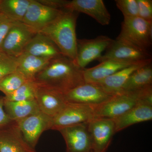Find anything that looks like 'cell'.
<instances>
[{
    "label": "cell",
    "mask_w": 152,
    "mask_h": 152,
    "mask_svg": "<svg viewBox=\"0 0 152 152\" xmlns=\"http://www.w3.org/2000/svg\"><path fill=\"white\" fill-rule=\"evenodd\" d=\"M34 81L37 84L64 94L86 83L84 69L63 55L50 60L46 67L36 75Z\"/></svg>",
    "instance_id": "1"
},
{
    "label": "cell",
    "mask_w": 152,
    "mask_h": 152,
    "mask_svg": "<svg viewBox=\"0 0 152 152\" xmlns=\"http://www.w3.org/2000/svg\"><path fill=\"white\" fill-rule=\"evenodd\" d=\"M78 15V13L64 10L54 21L39 32L50 38L63 56L75 63L77 40L76 28Z\"/></svg>",
    "instance_id": "2"
},
{
    "label": "cell",
    "mask_w": 152,
    "mask_h": 152,
    "mask_svg": "<svg viewBox=\"0 0 152 152\" xmlns=\"http://www.w3.org/2000/svg\"><path fill=\"white\" fill-rule=\"evenodd\" d=\"M148 88L134 92L114 95L103 103L95 107V118L115 119L120 117L139 103L143 102L147 97Z\"/></svg>",
    "instance_id": "3"
},
{
    "label": "cell",
    "mask_w": 152,
    "mask_h": 152,
    "mask_svg": "<svg viewBox=\"0 0 152 152\" xmlns=\"http://www.w3.org/2000/svg\"><path fill=\"white\" fill-rule=\"evenodd\" d=\"M152 23L139 17L124 18L117 39L126 41L144 50L152 45Z\"/></svg>",
    "instance_id": "4"
},
{
    "label": "cell",
    "mask_w": 152,
    "mask_h": 152,
    "mask_svg": "<svg viewBox=\"0 0 152 152\" xmlns=\"http://www.w3.org/2000/svg\"><path fill=\"white\" fill-rule=\"evenodd\" d=\"M95 107L68 102L64 108L53 118L52 130L89 122L95 118Z\"/></svg>",
    "instance_id": "5"
},
{
    "label": "cell",
    "mask_w": 152,
    "mask_h": 152,
    "mask_svg": "<svg viewBox=\"0 0 152 152\" xmlns=\"http://www.w3.org/2000/svg\"><path fill=\"white\" fill-rule=\"evenodd\" d=\"M36 34L23 22H13L0 50L10 56L18 58L24 52Z\"/></svg>",
    "instance_id": "6"
},
{
    "label": "cell",
    "mask_w": 152,
    "mask_h": 152,
    "mask_svg": "<svg viewBox=\"0 0 152 152\" xmlns=\"http://www.w3.org/2000/svg\"><path fill=\"white\" fill-rule=\"evenodd\" d=\"M151 58L147 51L140 48L126 41L116 39L107 49L105 53L98 61L101 62L113 60L128 62L137 63Z\"/></svg>",
    "instance_id": "7"
},
{
    "label": "cell",
    "mask_w": 152,
    "mask_h": 152,
    "mask_svg": "<svg viewBox=\"0 0 152 152\" xmlns=\"http://www.w3.org/2000/svg\"><path fill=\"white\" fill-rule=\"evenodd\" d=\"M113 41V39L105 36L89 39H77L76 64L84 69L90 63L99 59L102 52L107 49Z\"/></svg>",
    "instance_id": "8"
},
{
    "label": "cell",
    "mask_w": 152,
    "mask_h": 152,
    "mask_svg": "<svg viewBox=\"0 0 152 152\" xmlns=\"http://www.w3.org/2000/svg\"><path fill=\"white\" fill-rule=\"evenodd\" d=\"M53 120V118L39 111L16 121L25 141L35 149L42 133L51 129Z\"/></svg>",
    "instance_id": "9"
},
{
    "label": "cell",
    "mask_w": 152,
    "mask_h": 152,
    "mask_svg": "<svg viewBox=\"0 0 152 152\" xmlns=\"http://www.w3.org/2000/svg\"><path fill=\"white\" fill-rule=\"evenodd\" d=\"M63 11L49 7L37 0H31L22 22L37 34L54 21Z\"/></svg>",
    "instance_id": "10"
},
{
    "label": "cell",
    "mask_w": 152,
    "mask_h": 152,
    "mask_svg": "<svg viewBox=\"0 0 152 152\" xmlns=\"http://www.w3.org/2000/svg\"><path fill=\"white\" fill-rule=\"evenodd\" d=\"M88 123L74 125L59 130L66 146V152H93Z\"/></svg>",
    "instance_id": "11"
},
{
    "label": "cell",
    "mask_w": 152,
    "mask_h": 152,
    "mask_svg": "<svg viewBox=\"0 0 152 152\" xmlns=\"http://www.w3.org/2000/svg\"><path fill=\"white\" fill-rule=\"evenodd\" d=\"M65 96L68 102L94 107L100 105L113 96L94 84L86 82L66 93Z\"/></svg>",
    "instance_id": "12"
},
{
    "label": "cell",
    "mask_w": 152,
    "mask_h": 152,
    "mask_svg": "<svg viewBox=\"0 0 152 152\" xmlns=\"http://www.w3.org/2000/svg\"><path fill=\"white\" fill-rule=\"evenodd\" d=\"M93 152H107L115 134L114 120L94 118L88 123Z\"/></svg>",
    "instance_id": "13"
},
{
    "label": "cell",
    "mask_w": 152,
    "mask_h": 152,
    "mask_svg": "<svg viewBox=\"0 0 152 152\" xmlns=\"http://www.w3.org/2000/svg\"><path fill=\"white\" fill-rule=\"evenodd\" d=\"M35 100L40 110L52 118L56 116L68 103L64 93L37 84Z\"/></svg>",
    "instance_id": "14"
},
{
    "label": "cell",
    "mask_w": 152,
    "mask_h": 152,
    "mask_svg": "<svg viewBox=\"0 0 152 152\" xmlns=\"http://www.w3.org/2000/svg\"><path fill=\"white\" fill-rule=\"evenodd\" d=\"M0 152H37L25 141L16 121L0 128Z\"/></svg>",
    "instance_id": "15"
},
{
    "label": "cell",
    "mask_w": 152,
    "mask_h": 152,
    "mask_svg": "<svg viewBox=\"0 0 152 152\" xmlns=\"http://www.w3.org/2000/svg\"><path fill=\"white\" fill-rule=\"evenodd\" d=\"M64 10L86 14L102 26L110 24V14L102 0L68 1Z\"/></svg>",
    "instance_id": "16"
},
{
    "label": "cell",
    "mask_w": 152,
    "mask_h": 152,
    "mask_svg": "<svg viewBox=\"0 0 152 152\" xmlns=\"http://www.w3.org/2000/svg\"><path fill=\"white\" fill-rule=\"evenodd\" d=\"M152 58L144 60L121 70L94 84L108 94L114 96L120 94L132 74L138 69L151 64Z\"/></svg>",
    "instance_id": "17"
},
{
    "label": "cell",
    "mask_w": 152,
    "mask_h": 152,
    "mask_svg": "<svg viewBox=\"0 0 152 152\" xmlns=\"http://www.w3.org/2000/svg\"><path fill=\"white\" fill-rule=\"evenodd\" d=\"M113 120L115 122V133L132 125L151 121L152 105L139 103L122 115Z\"/></svg>",
    "instance_id": "18"
},
{
    "label": "cell",
    "mask_w": 152,
    "mask_h": 152,
    "mask_svg": "<svg viewBox=\"0 0 152 152\" xmlns=\"http://www.w3.org/2000/svg\"><path fill=\"white\" fill-rule=\"evenodd\" d=\"M100 63L99 64L94 67L84 69L85 82L96 83L125 68L138 62H128L107 60Z\"/></svg>",
    "instance_id": "19"
},
{
    "label": "cell",
    "mask_w": 152,
    "mask_h": 152,
    "mask_svg": "<svg viewBox=\"0 0 152 152\" xmlns=\"http://www.w3.org/2000/svg\"><path fill=\"white\" fill-rule=\"evenodd\" d=\"M24 52L50 61L63 55L54 43L41 33L35 35Z\"/></svg>",
    "instance_id": "20"
},
{
    "label": "cell",
    "mask_w": 152,
    "mask_h": 152,
    "mask_svg": "<svg viewBox=\"0 0 152 152\" xmlns=\"http://www.w3.org/2000/svg\"><path fill=\"white\" fill-rule=\"evenodd\" d=\"M17 61L16 72L27 80H34L36 75L46 67L50 61L24 52L17 58Z\"/></svg>",
    "instance_id": "21"
},
{
    "label": "cell",
    "mask_w": 152,
    "mask_h": 152,
    "mask_svg": "<svg viewBox=\"0 0 152 152\" xmlns=\"http://www.w3.org/2000/svg\"><path fill=\"white\" fill-rule=\"evenodd\" d=\"M152 86L151 64L134 72L123 87L121 93L134 92Z\"/></svg>",
    "instance_id": "22"
},
{
    "label": "cell",
    "mask_w": 152,
    "mask_h": 152,
    "mask_svg": "<svg viewBox=\"0 0 152 152\" xmlns=\"http://www.w3.org/2000/svg\"><path fill=\"white\" fill-rule=\"evenodd\" d=\"M6 113L13 121H18L39 111L36 100L12 102L4 99Z\"/></svg>",
    "instance_id": "23"
},
{
    "label": "cell",
    "mask_w": 152,
    "mask_h": 152,
    "mask_svg": "<svg viewBox=\"0 0 152 152\" xmlns=\"http://www.w3.org/2000/svg\"><path fill=\"white\" fill-rule=\"evenodd\" d=\"M31 0H0V13L11 21L22 22Z\"/></svg>",
    "instance_id": "24"
},
{
    "label": "cell",
    "mask_w": 152,
    "mask_h": 152,
    "mask_svg": "<svg viewBox=\"0 0 152 152\" xmlns=\"http://www.w3.org/2000/svg\"><path fill=\"white\" fill-rule=\"evenodd\" d=\"M37 84L34 80H27L13 93L5 96L4 99L12 102L35 99Z\"/></svg>",
    "instance_id": "25"
},
{
    "label": "cell",
    "mask_w": 152,
    "mask_h": 152,
    "mask_svg": "<svg viewBox=\"0 0 152 152\" xmlns=\"http://www.w3.org/2000/svg\"><path fill=\"white\" fill-rule=\"evenodd\" d=\"M27 80L16 71L0 80V91L5 96L10 94L18 89Z\"/></svg>",
    "instance_id": "26"
},
{
    "label": "cell",
    "mask_w": 152,
    "mask_h": 152,
    "mask_svg": "<svg viewBox=\"0 0 152 152\" xmlns=\"http://www.w3.org/2000/svg\"><path fill=\"white\" fill-rule=\"evenodd\" d=\"M17 58L7 54L0 50V80L16 71Z\"/></svg>",
    "instance_id": "27"
},
{
    "label": "cell",
    "mask_w": 152,
    "mask_h": 152,
    "mask_svg": "<svg viewBox=\"0 0 152 152\" xmlns=\"http://www.w3.org/2000/svg\"><path fill=\"white\" fill-rule=\"evenodd\" d=\"M115 2L124 18L138 17L137 0H115Z\"/></svg>",
    "instance_id": "28"
},
{
    "label": "cell",
    "mask_w": 152,
    "mask_h": 152,
    "mask_svg": "<svg viewBox=\"0 0 152 152\" xmlns=\"http://www.w3.org/2000/svg\"><path fill=\"white\" fill-rule=\"evenodd\" d=\"M138 17L147 22L152 23V0H137Z\"/></svg>",
    "instance_id": "29"
},
{
    "label": "cell",
    "mask_w": 152,
    "mask_h": 152,
    "mask_svg": "<svg viewBox=\"0 0 152 152\" xmlns=\"http://www.w3.org/2000/svg\"><path fill=\"white\" fill-rule=\"evenodd\" d=\"M13 22L0 13V48Z\"/></svg>",
    "instance_id": "30"
},
{
    "label": "cell",
    "mask_w": 152,
    "mask_h": 152,
    "mask_svg": "<svg viewBox=\"0 0 152 152\" xmlns=\"http://www.w3.org/2000/svg\"><path fill=\"white\" fill-rule=\"evenodd\" d=\"M42 4L51 8L63 10L64 9L68 1L66 0H37Z\"/></svg>",
    "instance_id": "31"
},
{
    "label": "cell",
    "mask_w": 152,
    "mask_h": 152,
    "mask_svg": "<svg viewBox=\"0 0 152 152\" xmlns=\"http://www.w3.org/2000/svg\"><path fill=\"white\" fill-rule=\"evenodd\" d=\"M4 108V97H0V128L7 126L13 121L6 113Z\"/></svg>",
    "instance_id": "32"
}]
</instances>
